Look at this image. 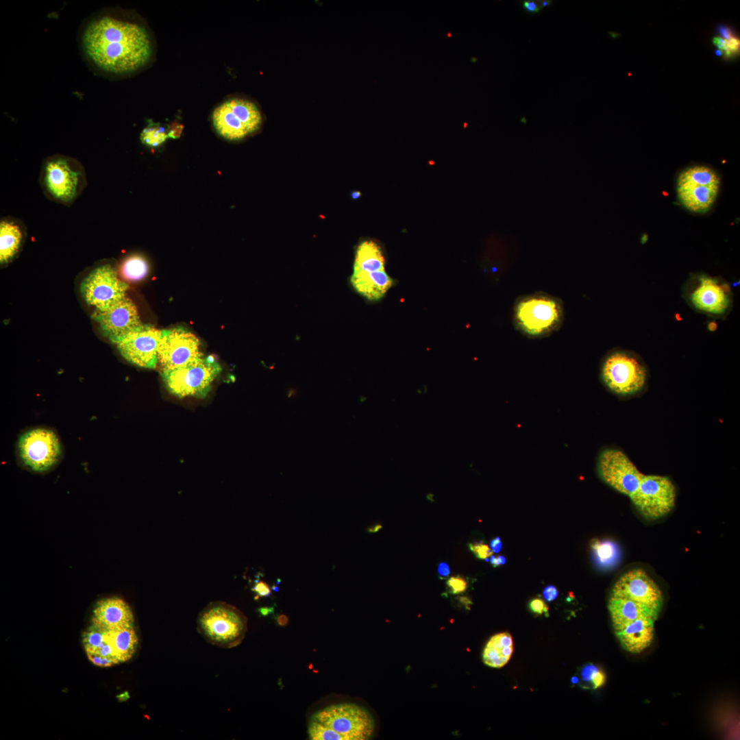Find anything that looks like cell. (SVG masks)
Listing matches in <instances>:
<instances>
[{
  "instance_id": "1",
  "label": "cell",
  "mask_w": 740,
  "mask_h": 740,
  "mask_svg": "<svg viewBox=\"0 0 740 740\" xmlns=\"http://www.w3.org/2000/svg\"><path fill=\"white\" fill-rule=\"evenodd\" d=\"M80 40L88 62L107 75L136 71L149 62L153 53L145 26L108 10L87 21Z\"/></svg>"
},
{
  "instance_id": "2",
  "label": "cell",
  "mask_w": 740,
  "mask_h": 740,
  "mask_svg": "<svg viewBox=\"0 0 740 740\" xmlns=\"http://www.w3.org/2000/svg\"><path fill=\"white\" fill-rule=\"evenodd\" d=\"M373 731L371 714L352 703L328 706L314 713L308 724L312 740H367Z\"/></svg>"
},
{
  "instance_id": "3",
  "label": "cell",
  "mask_w": 740,
  "mask_h": 740,
  "mask_svg": "<svg viewBox=\"0 0 740 740\" xmlns=\"http://www.w3.org/2000/svg\"><path fill=\"white\" fill-rule=\"evenodd\" d=\"M600 379L613 394L623 399L637 397L646 390L649 370L642 358L634 351L615 348L603 358Z\"/></svg>"
},
{
  "instance_id": "4",
  "label": "cell",
  "mask_w": 740,
  "mask_h": 740,
  "mask_svg": "<svg viewBox=\"0 0 740 740\" xmlns=\"http://www.w3.org/2000/svg\"><path fill=\"white\" fill-rule=\"evenodd\" d=\"M39 182L48 199L71 206L86 188L87 179L85 169L78 160L57 153L42 161Z\"/></svg>"
},
{
  "instance_id": "5",
  "label": "cell",
  "mask_w": 740,
  "mask_h": 740,
  "mask_svg": "<svg viewBox=\"0 0 740 740\" xmlns=\"http://www.w3.org/2000/svg\"><path fill=\"white\" fill-rule=\"evenodd\" d=\"M682 296L693 310L713 318L725 319L733 306L730 284L704 273L690 275L682 285Z\"/></svg>"
},
{
  "instance_id": "6",
  "label": "cell",
  "mask_w": 740,
  "mask_h": 740,
  "mask_svg": "<svg viewBox=\"0 0 740 740\" xmlns=\"http://www.w3.org/2000/svg\"><path fill=\"white\" fill-rule=\"evenodd\" d=\"M199 632L209 643L230 648L240 644L247 629L246 617L234 606L221 602H212L197 619Z\"/></svg>"
},
{
  "instance_id": "7",
  "label": "cell",
  "mask_w": 740,
  "mask_h": 740,
  "mask_svg": "<svg viewBox=\"0 0 740 740\" xmlns=\"http://www.w3.org/2000/svg\"><path fill=\"white\" fill-rule=\"evenodd\" d=\"M562 305L556 298L545 294L521 297L514 307V321L518 330L530 337L545 336L560 325Z\"/></svg>"
},
{
  "instance_id": "8",
  "label": "cell",
  "mask_w": 740,
  "mask_h": 740,
  "mask_svg": "<svg viewBox=\"0 0 740 740\" xmlns=\"http://www.w3.org/2000/svg\"><path fill=\"white\" fill-rule=\"evenodd\" d=\"M221 371L213 356H202L177 368L163 370L162 377L169 392L178 397H204Z\"/></svg>"
},
{
  "instance_id": "9",
  "label": "cell",
  "mask_w": 740,
  "mask_h": 740,
  "mask_svg": "<svg viewBox=\"0 0 740 740\" xmlns=\"http://www.w3.org/2000/svg\"><path fill=\"white\" fill-rule=\"evenodd\" d=\"M720 188V178L711 168L696 165L683 170L677 179V196L691 212L704 213L714 204Z\"/></svg>"
},
{
  "instance_id": "10",
  "label": "cell",
  "mask_w": 740,
  "mask_h": 740,
  "mask_svg": "<svg viewBox=\"0 0 740 740\" xmlns=\"http://www.w3.org/2000/svg\"><path fill=\"white\" fill-rule=\"evenodd\" d=\"M212 120L219 135L227 140H238L258 130L262 115L254 102L234 98L217 106Z\"/></svg>"
},
{
  "instance_id": "11",
  "label": "cell",
  "mask_w": 740,
  "mask_h": 740,
  "mask_svg": "<svg viewBox=\"0 0 740 740\" xmlns=\"http://www.w3.org/2000/svg\"><path fill=\"white\" fill-rule=\"evenodd\" d=\"M676 489L664 476L643 475L637 490L629 497L646 519H656L669 513L675 505Z\"/></svg>"
},
{
  "instance_id": "12",
  "label": "cell",
  "mask_w": 740,
  "mask_h": 740,
  "mask_svg": "<svg viewBox=\"0 0 740 740\" xmlns=\"http://www.w3.org/2000/svg\"><path fill=\"white\" fill-rule=\"evenodd\" d=\"M596 467L604 483L628 496L637 490L643 475L624 452L614 447L600 452Z\"/></svg>"
},
{
  "instance_id": "13",
  "label": "cell",
  "mask_w": 740,
  "mask_h": 740,
  "mask_svg": "<svg viewBox=\"0 0 740 740\" xmlns=\"http://www.w3.org/2000/svg\"><path fill=\"white\" fill-rule=\"evenodd\" d=\"M18 449L23 463L34 471L42 472L53 466L61 455L56 434L45 428H35L19 438Z\"/></svg>"
},
{
  "instance_id": "14",
  "label": "cell",
  "mask_w": 740,
  "mask_h": 740,
  "mask_svg": "<svg viewBox=\"0 0 740 740\" xmlns=\"http://www.w3.org/2000/svg\"><path fill=\"white\" fill-rule=\"evenodd\" d=\"M127 288L110 264L92 269L80 286L85 301L96 310H105L122 299Z\"/></svg>"
},
{
  "instance_id": "15",
  "label": "cell",
  "mask_w": 740,
  "mask_h": 740,
  "mask_svg": "<svg viewBox=\"0 0 740 740\" xmlns=\"http://www.w3.org/2000/svg\"><path fill=\"white\" fill-rule=\"evenodd\" d=\"M198 338L183 328L162 330L158 358L163 370H171L202 356Z\"/></svg>"
},
{
  "instance_id": "16",
  "label": "cell",
  "mask_w": 740,
  "mask_h": 740,
  "mask_svg": "<svg viewBox=\"0 0 740 740\" xmlns=\"http://www.w3.org/2000/svg\"><path fill=\"white\" fill-rule=\"evenodd\" d=\"M162 330L140 324L116 345L124 358L138 367L153 369L158 362V347Z\"/></svg>"
},
{
  "instance_id": "17",
  "label": "cell",
  "mask_w": 740,
  "mask_h": 740,
  "mask_svg": "<svg viewBox=\"0 0 740 740\" xmlns=\"http://www.w3.org/2000/svg\"><path fill=\"white\" fill-rule=\"evenodd\" d=\"M615 597L626 598L660 613L663 595L656 582L640 569L629 571L615 582L611 593Z\"/></svg>"
},
{
  "instance_id": "18",
  "label": "cell",
  "mask_w": 740,
  "mask_h": 740,
  "mask_svg": "<svg viewBox=\"0 0 740 740\" xmlns=\"http://www.w3.org/2000/svg\"><path fill=\"white\" fill-rule=\"evenodd\" d=\"M92 318L116 344L141 324L136 305L126 297L105 310H95Z\"/></svg>"
},
{
  "instance_id": "19",
  "label": "cell",
  "mask_w": 740,
  "mask_h": 740,
  "mask_svg": "<svg viewBox=\"0 0 740 740\" xmlns=\"http://www.w3.org/2000/svg\"><path fill=\"white\" fill-rule=\"evenodd\" d=\"M92 625L112 630L133 626L134 615L128 604L119 597H109L98 601L93 610Z\"/></svg>"
},
{
  "instance_id": "20",
  "label": "cell",
  "mask_w": 740,
  "mask_h": 740,
  "mask_svg": "<svg viewBox=\"0 0 740 740\" xmlns=\"http://www.w3.org/2000/svg\"><path fill=\"white\" fill-rule=\"evenodd\" d=\"M608 610L615 632L637 619L650 618L656 620L659 615L658 612L641 603L612 596L609 600Z\"/></svg>"
},
{
  "instance_id": "21",
  "label": "cell",
  "mask_w": 740,
  "mask_h": 740,
  "mask_svg": "<svg viewBox=\"0 0 740 740\" xmlns=\"http://www.w3.org/2000/svg\"><path fill=\"white\" fill-rule=\"evenodd\" d=\"M655 621L650 618L637 619L615 632L623 648L638 654L648 648L653 641Z\"/></svg>"
},
{
  "instance_id": "22",
  "label": "cell",
  "mask_w": 740,
  "mask_h": 740,
  "mask_svg": "<svg viewBox=\"0 0 740 740\" xmlns=\"http://www.w3.org/2000/svg\"><path fill=\"white\" fill-rule=\"evenodd\" d=\"M25 235L24 223L12 217L0 221V262H10L18 253Z\"/></svg>"
},
{
  "instance_id": "23",
  "label": "cell",
  "mask_w": 740,
  "mask_h": 740,
  "mask_svg": "<svg viewBox=\"0 0 740 740\" xmlns=\"http://www.w3.org/2000/svg\"><path fill=\"white\" fill-rule=\"evenodd\" d=\"M350 282L354 289L369 301L380 300L393 284L384 269L353 273Z\"/></svg>"
},
{
  "instance_id": "24",
  "label": "cell",
  "mask_w": 740,
  "mask_h": 740,
  "mask_svg": "<svg viewBox=\"0 0 740 740\" xmlns=\"http://www.w3.org/2000/svg\"><path fill=\"white\" fill-rule=\"evenodd\" d=\"M513 652V641L508 632L493 635L486 643L482 654L485 665L494 668L504 666Z\"/></svg>"
},
{
  "instance_id": "25",
  "label": "cell",
  "mask_w": 740,
  "mask_h": 740,
  "mask_svg": "<svg viewBox=\"0 0 740 740\" xmlns=\"http://www.w3.org/2000/svg\"><path fill=\"white\" fill-rule=\"evenodd\" d=\"M105 637L119 663L129 661L133 656L138 643L133 626L105 630Z\"/></svg>"
},
{
  "instance_id": "26",
  "label": "cell",
  "mask_w": 740,
  "mask_h": 740,
  "mask_svg": "<svg viewBox=\"0 0 740 740\" xmlns=\"http://www.w3.org/2000/svg\"><path fill=\"white\" fill-rule=\"evenodd\" d=\"M382 269H384V258L380 246L372 241L362 242L356 251L353 273Z\"/></svg>"
},
{
  "instance_id": "27",
  "label": "cell",
  "mask_w": 740,
  "mask_h": 740,
  "mask_svg": "<svg viewBox=\"0 0 740 740\" xmlns=\"http://www.w3.org/2000/svg\"><path fill=\"white\" fill-rule=\"evenodd\" d=\"M590 545L596 565L603 569L610 568L618 560L619 552L617 545L610 540L593 539Z\"/></svg>"
},
{
  "instance_id": "28",
  "label": "cell",
  "mask_w": 740,
  "mask_h": 740,
  "mask_svg": "<svg viewBox=\"0 0 740 740\" xmlns=\"http://www.w3.org/2000/svg\"><path fill=\"white\" fill-rule=\"evenodd\" d=\"M121 276L128 282H138L144 279L149 272L146 259L140 255H133L125 258L120 266Z\"/></svg>"
},
{
  "instance_id": "29",
  "label": "cell",
  "mask_w": 740,
  "mask_h": 740,
  "mask_svg": "<svg viewBox=\"0 0 740 740\" xmlns=\"http://www.w3.org/2000/svg\"><path fill=\"white\" fill-rule=\"evenodd\" d=\"M581 687L584 689H596L604 685L606 681L604 672L592 663L584 665L580 671Z\"/></svg>"
},
{
  "instance_id": "30",
  "label": "cell",
  "mask_w": 740,
  "mask_h": 740,
  "mask_svg": "<svg viewBox=\"0 0 740 740\" xmlns=\"http://www.w3.org/2000/svg\"><path fill=\"white\" fill-rule=\"evenodd\" d=\"M168 138V131L159 123L149 120V123L140 132V139L143 144L151 147H156L165 142Z\"/></svg>"
},
{
  "instance_id": "31",
  "label": "cell",
  "mask_w": 740,
  "mask_h": 740,
  "mask_svg": "<svg viewBox=\"0 0 740 740\" xmlns=\"http://www.w3.org/2000/svg\"><path fill=\"white\" fill-rule=\"evenodd\" d=\"M712 42L717 48V52L726 60L736 58L739 54L740 40L735 34L728 38L717 35L713 38Z\"/></svg>"
},
{
  "instance_id": "32",
  "label": "cell",
  "mask_w": 740,
  "mask_h": 740,
  "mask_svg": "<svg viewBox=\"0 0 740 740\" xmlns=\"http://www.w3.org/2000/svg\"><path fill=\"white\" fill-rule=\"evenodd\" d=\"M468 547L477 558L486 561L489 560L488 558L493 553L491 547L482 541L469 543Z\"/></svg>"
},
{
  "instance_id": "33",
  "label": "cell",
  "mask_w": 740,
  "mask_h": 740,
  "mask_svg": "<svg viewBox=\"0 0 740 740\" xmlns=\"http://www.w3.org/2000/svg\"><path fill=\"white\" fill-rule=\"evenodd\" d=\"M449 592L452 594H459L465 592L468 586L467 580L460 576H454L449 578L446 582Z\"/></svg>"
},
{
  "instance_id": "34",
  "label": "cell",
  "mask_w": 740,
  "mask_h": 740,
  "mask_svg": "<svg viewBox=\"0 0 740 740\" xmlns=\"http://www.w3.org/2000/svg\"><path fill=\"white\" fill-rule=\"evenodd\" d=\"M528 608L532 613L536 615L545 614L546 616H548L549 615L548 606L544 600L540 597H536L531 600L528 602Z\"/></svg>"
},
{
  "instance_id": "35",
  "label": "cell",
  "mask_w": 740,
  "mask_h": 740,
  "mask_svg": "<svg viewBox=\"0 0 740 740\" xmlns=\"http://www.w3.org/2000/svg\"><path fill=\"white\" fill-rule=\"evenodd\" d=\"M168 127V137L176 139L181 136L184 126L182 123L173 122Z\"/></svg>"
},
{
  "instance_id": "36",
  "label": "cell",
  "mask_w": 740,
  "mask_h": 740,
  "mask_svg": "<svg viewBox=\"0 0 740 740\" xmlns=\"http://www.w3.org/2000/svg\"><path fill=\"white\" fill-rule=\"evenodd\" d=\"M252 590L260 597H267L271 594V589L269 585L262 581L258 582Z\"/></svg>"
},
{
  "instance_id": "37",
  "label": "cell",
  "mask_w": 740,
  "mask_h": 740,
  "mask_svg": "<svg viewBox=\"0 0 740 740\" xmlns=\"http://www.w3.org/2000/svg\"><path fill=\"white\" fill-rule=\"evenodd\" d=\"M558 594L557 589L553 585H548L543 590V596L548 602L554 600Z\"/></svg>"
},
{
  "instance_id": "38",
  "label": "cell",
  "mask_w": 740,
  "mask_h": 740,
  "mask_svg": "<svg viewBox=\"0 0 740 740\" xmlns=\"http://www.w3.org/2000/svg\"><path fill=\"white\" fill-rule=\"evenodd\" d=\"M521 3L523 9L529 14L537 13L542 9L540 5L533 1H523Z\"/></svg>"
},
{
  "instance_id": "39",
  "label": "cell",
  "mask_w": 740,
  "mask_h": 740,
  "mask_svg": "<svg viewBox=\"0 0 740 740\" xmlns=\"http://www.w3.org/2000/svg\"><path fill=\"white\" fill-rule=\"evenodd\" d=\"M450 569L447 563L441 562L438 565V574L441 579H445L449 575Z\"/></svg>"
},
{
  "instance_id": "40",
  "label": "cell",
  "mask_w": 740,
  "mask_h": 740,
  "mask_svg": "<svg viewBox=\"0 0 740 740\" xmlns=\"http://www.w3.org/2000/svg\"><path fill=\"white\" fill-rule=\"evenodd\" d=\"M490 563L493 567H497L506 563V558L502 555H491L490 558Z\"/></svg>"
},
{
  "instance_id": "41",
  "label": "cell",
  "mask_w": 740,
  "mask_h": 740,
  "mask_svg": "<svg viewBox=\"0 0 740 740\" xmlns=\"http://www.w3.org/2000/svg\"><path fill=\"white\" fill-rule=\"evenodd\" d=\"M502 543L500 537L497 536L490 541V547L493 552L497 553L500 551Z\"/></svg>"
},
{
  "instance_id": "42",
  "label": "cell",
  "mask_w": 740,
  "mask_h": 740,
  "mask_svg": "<svg viewBox=\"0 0 740 740\" xmlns=\"http://www.w3.org/2000/svg\"><path fill=\"white\" fill-rule=\"evenodd\" d=\"M288 618L284 615H280L277 617V622L281 626H284L288 624Z\"/></svg>"
},
{
  "instance_id": "43",
  "label": "cell",
  "mask_w": 740,
  "mask_h": 740,
  "mask_svg": "<svg viewBox=\"0 0 740 740\" xmlns=\"http://www.w3.org/2000/svg\"><path fill=\"white\" fill-rule=\"evenodd\" d=\"M707 328L711 332H714L717 328V324L715 321H710L708 323Z\"/></svg>"
},
{
  "instance_id": "44",
  "label": "cell",
  "mask_w": 740,
  "mask_h": 740,
  "mask_svg": "<svg viewBox=\"0 0 740 740\" xmlns=\"http://www.w3.org/2000/svg\"><path fill=\"white\" fill-rule=\"evenodd\" d=\"M382 528V526L380 524H375V526H372L371 528H369L368 531L369 532L374 533V532H377L378 531H379V530H380Z\"/></svg>"
},
{
  "instance_id": "45",
  "label": "cell",
  "mask_w": 740,
  "mask_h": 740,
  "mask_svg": "<svg viewBox=\"0 0 740 740\" xmlns=\"http://www.w3.org/2000/svg\"><path fill=\"white\" fill-rule=\"evenodd\" d=\"M272 610H273L272 608H267V607L261 608L259 609V611L260 612V613L262 615H264V616L269 614V613L272 612Z\"/></svg>"
},
{
  "instance_id": "46",
  "label": "cell",
  "mask_w": 740,
  "mask_h": 740,
  "mask_svg": "<svg viewBox=\"0 0 740 740\" xmlns=\"http://www.w3.org/2000/svg\"><path fill=\"white\" fill-rule=\"evenodd\" d=\"M360 195H361V193H360V192H359V191H358V190H355V191H353V192H352V193H351V197H352V198L353 199H358V197H360Z\"/></svg>"
},
{
  "instance_id": "47",
  "label": "cell",
  "mask_w": 740,
  "mask_h": 740,
  "mask_svg": "<svg viewBox=\"0 0 740 740\" xmlns=\"http://www.w3.org/2000/svg\"><path fill=\"white\" fill-rule=\"evenodd\" d=\"M551 3H552L551 1H543L541 3V8H543L544 7L550 5Z\"/></svg>"
},
{
  "instance_id": "48",
  "label": "cell",
  "mask_w": 740,
  "mask_h": 740,
  "mask_svg": "<svg viewBox=\"0 0 740 740\" xmlns=\"http://www.w3.org/2000/svg\"><path fill=\"white\" fill-rule=\"evenodd\" d=\"M571 681L573 684H577L579 682V678L578 676H574L571 678Z\"/></svg>"
},
{
  "instance_id": "49",
  "label": "cell",
  "mask_w": 740,
  "mask_h": 740,
  "mask_svg": "<svg viewBox=\"0 0 740 740\" xmlns=\"http://www.w3.org/2000/svg\"><path fill=\"white\" fill-rule=\"evenodd\" d=\"M447 36H448V37H450V36H451V34H447Z\"/></svg>"
}]
</instances>
